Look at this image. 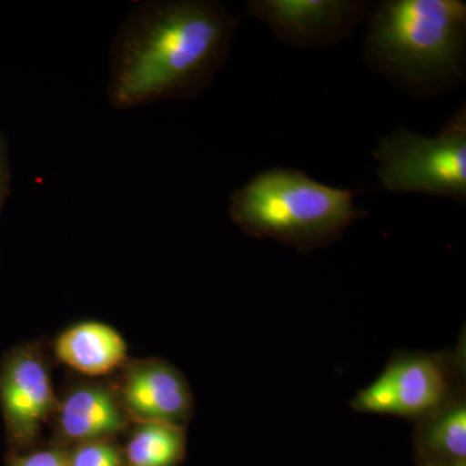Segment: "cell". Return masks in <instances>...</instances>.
I'll use <instances>...</instances> for the list:
<instances>
[{
    "instance_id": "9",
    "label": "cell",
    "mask_w": 466,
    "mask_h": 466,
    "mask_svg": "<svg viewBox=\"0 0 466 466\" xmlns=\"http://www.w3.org/2000/svg\"><path fill=\"white\" fill-rule=\"evenodd\" d=\"M50 422L51 444L66 449L84 441L116 440L131 425L110 380L91 379L72 382L58 395Z\"/></svg>"
},
{
    "instance_id": "13",
    "label": "cell",
    "mask_w": 466,
    "mask_h": 466,
    "mask_svg": "<svg viewBox=\"0 0 466 466\" xmlns=\"http://www.w3.org/2000/svg\"><path fill=\"white\" fill-rule=\"evenodd\" d=\"M69 466H124L122 446L116 440H97L67 449Z\"/></svg>"
},
{
    "instance_id": "15",
    "label": "cell",
    "mask_w": 466,
    "mask_h": 466,
    "mask_svg": "<svg viewBox=\"0 0 466 466\" xmlns=\"http://www.w3.org/2000/svg\"><path fill=\"white\" fill-rule=\"evenodd\" d=\"M11 184V167H9L8 142L5 133L0 130V214L9 195Z\"/></svg>"
},
{
    "instance_id": "7",
    "label": "cell",
    "mask_w": 466,
    "mask_h": 466,
    "mask_svg": "<svg viewBox=\"0 0 466 466\" xmlns=\"http://www.w3.org/2000/svg\"><path fill=\"white\" fill-rule=\"evenodd\" d=\"M372 7L367 0H249L245 16L265 24L291 48L314 50L348 39Z\"/></svg>"
},
{
    "instance_id": "8",
    "label": "cell",
    "mask_w": 466,
    "mask_h": 466,
    "mask_svg": "<svg viewBox=\"0 0 466 466\" xmlns=\"http://www.w3.org/2000/svg\"><path fill=\"white\" fill-rule=\"evenodd\" d=\"M110 382L131 424L161 422L187 428L192 420L191 386L165 359H128Z\"/></svg>"
},
{
    "instance_id": "4",
    "label": "cell",
    "mask_w": 466,
    "mask_h": 466,
    "mask_svg": "<svg viewBox=\"0 0 466 466\" xmlns=\"http://www.w3.org/2000/svg\"><path fill=\"white\" fill-rule=\"evenodd\" d=\"M386 191L421 193L466 204V106L447 119L437 137L400 127L373 150Z\"/></svg>"
},
{
    "instance_id": "3",
    "label": "cell",
    "mask_w": 466,
    "mask_h": 466,
    "mask_svg": "<svg viewBox=\"0 0 466 466\" xmlns=\"http://www.w3.org/2000/svg\"><path fill=\"white\" fill-rule=\"evenodd\" d=\"M354 191L334 188L296 168L254 175L229 198V218L245 235L272 238L299 253L329 247L352 223L367 217Z\"/></svg>"
},
{
    "instance_id": "16",
    "label": "cell",
    "mask_w": 466,
    "mask_h": 466,
    "mask_svg": "<svg viewBox=\"0 0 466 466\" xmlns=\"http://www.w3.org/2000/svg\"><path fill=\"white\" fill-rule=\"evenodd\" d=\"M446 466H466V461L459 462V464L446 465Z\"/></svg>"
},
{
    "instance_id": "5",
    "label": "cell",
    "mask_w": 466,
    "mask_h": 466,
    "mask_svg": "<svg viewBox=\"0 0 466 466\" xmlns=\"http://www.w3.org/2000/svg\"><path fill=\"white\" fill-rule=\"evenodd\" d=\"M465 341L453 351H398L350 407L367 415L420 420L465 400Z\"/></svg>"
},
{
    "instance_id": "14",
    "label": "cell",
    "mask_w": 466,
    "mask_h": 466,
    "mask_svg": "<svg viewBox=\"0 0 466 466\" xmlns=\"http://www.w3.org/2000/svg\"><path fill=\"white\" fill-rule=\"evenodd\" d=\"M8 466H69L67 449L48 444L47 447L12 452L8 459Z\"/></svg>"
},
{
    "instance_id": "6",
    "label": "cell",
    "mask_w": 466,
    "mask_h": 466,
    "mask_svg": "<svg viewBox=\"0 0 466 466\" xmlns=\"http://www.w3.org/2000/svg\"><path fill=\"white\" fill-rule=\"evenodd\" d=\"M50 363L36 342L23 343L8 352L0 367V408L12 452L35 447L43 425L51 421L58 395Z\"/></svg>"
},
{
    "instance_id": "1",
    "label": "cell",
    "mask_w": 466,
    "mask_h": 466,
    "mask_svg": "<svg viewBox=\"0 0 466 466\" xmlns=\"http://www.w3.org/2000/svg\"><path fill=\"white\" fill-rule=\"evenodd\" d=\"M238 25L217 0L139 3L110 48V106L130 110L201 96L225 66Z\"/></svg>"
},
{
    "instance_id": "2",
    "label": "cell",
    "mask_w": 466,
    "mask_h": 466,
    "mask_svg": "<svg viewBox=\"0 0 466 466\" xmlns=\"http://www.w3.org/2000/svg\"><path fill=\"white\" fill-rule=\"evenodd\" d=\"M364 60L417 99L456 90L466 76V3L382 0L368 16Z\"/></svg>"
},
{
    "instance_id": "10",
    "label": "cell",
    "mask_w": 466,
    "mask_h": 466,
    "mask_svg": "<svg viewBox=\"0 0 466 466\" xmlns=\"http://www.w3.org/2000/svg\"><path fill=\"white\" fill-rule=\"evenodd\" d=\"M55 358L86 379L115 376L128 360L125 337L112 325L84 320L57 334L52 345Z\"/></svg>"
},
{
    "instance_id": "12",
    "label": "cell",
    "mask_w": 466,
    "mask_h": 466,
    "mask_svg": "<svg viewBox=\"0 0 466 466\" xmlns=\"http://www.w3.org/2000/svg\"><path fill=\"white\" fill-rule=\"evenodd\" d=\"M122 447L124 466H179L187 453V428L137 422Z\"/></svg>"
},
{
    "instance_id": "11",
    "label": "cell",
    "mask_w": 466,
    "mask_h": 466,
    "mask_svg": "<svg viewBox=\"0 0 466 466\" xmlns=\"http://www.w3.org/2000/svg\"><path fill=\"white\" fill-rule=\"evenodd\" d=\"M413 451L417 466H446L466 461L465 400L417 421Z\"/></svg>"
}]
</instances>
